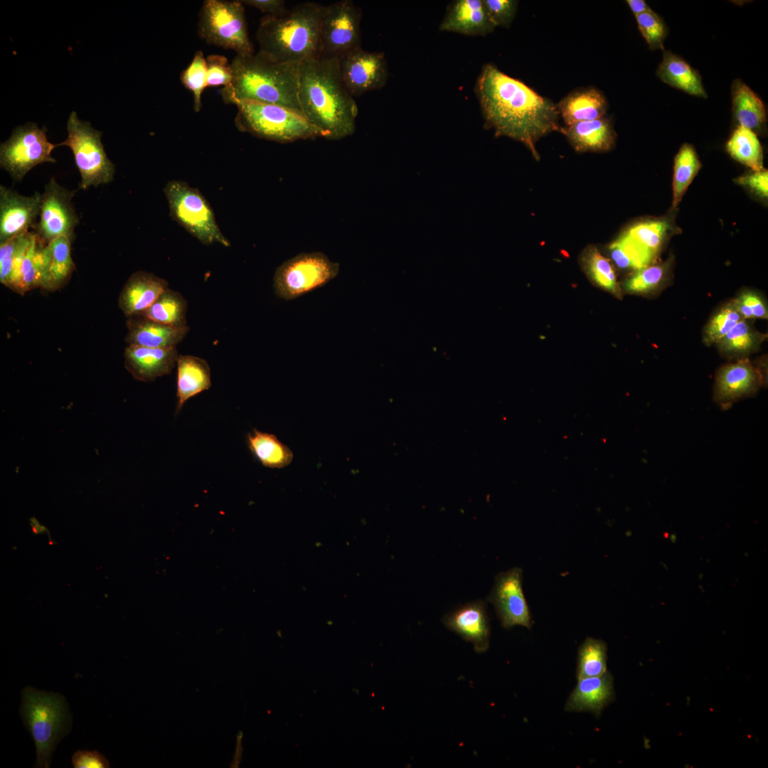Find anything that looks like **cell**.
Returning a JSON list of instances; mask_svg holds the SVG:
<instances>
[{"label":"cell","instance_id":"1","mask_svg":"<svg viewBox=\"0 0 768 768\" xmlns=\"http://www.w3.org/2000/svg\"><path fill=\"white\" fill-rule=\"evenodd\" d=\"M474 90L485 127L493 129L496 136L522 142L536 159H539L536 142L551 132L561 131L557 106L552 100L494 64L483 66Z\"/></svg>","mask_w":768,"mask_h":768},{"label":"cell","instance_id":"2","mask_svg":"<svg viewBox=\"0 0 768 768\" xmlns=\"http://www.w3.org/2000/svg\"><path fill=\"white\" fill-rule=\"evenodd\" d=\"M338 59L317 55L299 65L301 111L329 140L353 134L358 112L353 97L341 80Z\"/></svg>","mask_w":768,"mask_h":768},{"label":"cell","instance_id":"3","mask_svg":"<svg viewBox=\"0 0 768 768\" xmlns=\"http://www.w3.org/2000/svg\"><path fill=\"white\" fill-rule=\"evenodd\" d=\"M230 64L232 82L220 91L225 102L257 101L302 114L298 99L299 64L277 62L260 52L248 56L236 55Z\"/></svg>","mask_w":768,"mask_h":768},{"label":"cell","instance_id":"4","mask_svg":"<svg viewBox=\"0 0 768 768\" xmlns=\"http://www.w3.org/2000/svg\"><path fill=\"white\" fill-rule=\"evenodd\" d=\"M326 9V6L304 2L278 16L265 15L257 30L258 52L291 64L319 55L320 25Z\"/></svg>","mask_w":768,"mask_h":768},{"label":"cell","instance_id":"5","mask_svg":"<svg viewBox=\"0 0 768 768\" xmlns=\"http://www.w3.org/2000/svg\"><path fill=\"white\" fill-rule=\"evenodd\" d=\"M235 105L238 108L235 124L242 132L282 144L324 138L322 132L294 110L252 100L239 101Z\"/></svg>","mask_w":768,"mask_h":768},{"label":"cell","instance_id":"6","mask_svg":"<svg viewBox=\"0 0 768 768\" xmlns=\"http://www.w3.org/2000/svg\"><path fill=\"white\" fill-rule=\"evenodd\" d=\"M20 714L36 745V767H49L56 744L65 734L69 713L64 698L32 687L22 690Z\"/></svg>","mask_w":768,"mask_h":768},{"label":"cell","instance_id":"7","mask_svg":"<svg viewBox=\"0 0 768 768\" xmlns=\"http://www.w3.org/2000/svg\"><path fill=\"white\" fill-rule=\"evenodd\" d=\"M164 192L171 218L192 236L206 245H230L218 227L210 203L198 188L185 181L172 180L166 183Z\"/></svg>","mask_w":768,"mask_h":768},{"label":"cell","instance_id":"8","mask_svg":"<svg viewBox=\"0 0 768 768\" xmlns=\"http://www.w3.org/2000/svg\"><path fill=\"white\" fill-rule=\"evenodd\" d=\"M241 1L206 0L200 14L198 34L207 43L233 50L237 55L254 54Z\"/></svg>","mask_w":768,"mask_h":768},{"label":"cell","instance_id":"9","mask_svg":"<svg viewBox=\"0 0 768 768\" xmlns=\"http://www.w3.org/2000/svg\"><path fill=\"white\" fill-rule=\"evenodd\" d=\"M67 130L66 139L58 146H66L73 151L81 176L80 188L87 189L112 181L115 167L105 151L102 132L94 129L89 122L80 119L74 111L67 121Z\"/></svg>","mask_w":768,"mask_h":768},{"label":"cell","instance_id":"10","mask_svg":"<svg viewBox=\"0 0 768 768\" xmlns=\"http://www.w3.org/2000/svg\"><path fill=\"white\" fill-rule=\"evenodd\" d=\"M340 265L321 252L300 253L281 264L273 277L275 294L286 301L320 288L336 277Z\"/></svg>","mask_w":768,"mask_h":768},{"label":"cell","instance_id":"11","mask_svg":"<svg viewBox=\"0 0 768 768\" xmlns=\"http://www.w3.org/2000/svg\"><path fill=\"white\" fill-rule=\"evenodd\" d=\"M58 144L50 143L46 129L28 122L16 127L0 146V164L16 181H21L33 167L46 162L55 163L52 151Z\"/></svg>","mask_w":768,"mask_h":768},{"label":"cell","instance_id":"12","mask_svg":"<svg viewBox=\"0 0 768 768\" xmlns=\"http://www.w3.org/2000/svg\"><path fill=\"white\" fill-rule=\"evenodd\" d=\"M362 12L351 0L326 6L319 32V55L338 58L361 47Z\"/></svg>","mask_w":768,"mask_h":768},{"label":"cell","instance_id":"13","mask_svg":"<svg viewBox=\"0 0 768 768\" xmlns=\"http://www.w3.org/2000/svg\"><path fill=\"white\" fill-rule=\"evenodd\" d=\"M75 193V191L60 186L54 177L45 186L41 193L39 219L32 228L44 244L48 245L60 236L73 239L79 221L72 202Z\"/></svg>","mask_w":768,"mask_h":768},{"label":"cell","instance_id":"14","mask_svg":"<svg viewBox=\"0 0 768 768\" xmlns=\"http://www.w3.org/2000/svg\"><path fill=\"white\" fill-rule=\"evenodd\" d=\"M341 80L353 97L379 90L388 79V66L383 53L368 52L361 47L338 58Z\"/></svg>","mask_w":768,"mask_h":768},{"label":"cell","instance_id":"15","mask_svg":"<svg viewBox=\"0 0 768 768\" xmlns=\"http://www.w3.org/2000/svg\"><path fill=\"white\" fill-rule=\"evenodd\" d=\"M523 571L515 567L495 577L487 600L494 607L501 625L510 629L516 625L532 626L530 609L523 590Z\"/></svg>","mask_w":768,"mask_h":768},{"label":"cell","instance_id":"16","mask_svg":"<svg viewBox=\"0 0 768 768\" xmlns=\"http://www.w3.org/2000/svg\"><path fill=\"white\" fill-rule=\"evenodd\" d=\"M41 193L25 196L0 186V244L33 228L41 211Z\"/></svg>","mask_w":768,"mask_h":768},{"label":"cell","instance_id":"17","mask_svg":"<svg viewBox=\"0 0 768 768\" xmlns=\"http://www.w3.org/2000/svg\"><path fill=\"white\" fill-rule=\"evenodd\" d=\"M442 621L448 629L471 642L477 653L488 649L490 625L486 604L483 600L464 604L446 614Z\"/></svg>","mask_w":768,"mask_h":768},{"label":"cell","instance_id":"18","mask_svg":"<svg viewBox=\"0 0 768 768\" xmlns=\"http://www.w3.org/2000/svg\"><path fill=\"white\" fill-rule=\"evenodd\" d=\"M762 383L758 369L741 360L721 368L716 375L715 400L723 408L757 391Z\"/></svg>","mask_w":768,"mask_h":768},{"label":"cell","instance_id":"19","mask_svg":"<svg viewBox=\"0 0 768 768\" xmlns=\"http://www.w3.org/2000/svg\"><path fill=\"white\" fill-rule=\"evenodd\" d=\"M124 356L125 368L133 378L147 382L169 374L176 365L178 354L176 347L161 348L128 345Z\"/></svg>","mask_w":768,"mask_h":768},{"label":"cell","instance_id":"20","mask_svg":"<svg viewBox=\"0 0 768 768\" xmlns=\"http://www.w3.org/2000/svg\"><path fill=\"white\" fill-rule=\"evenodd\" d=\"M168 285L165 279L153 273L136 272L124 285L118 305L127 318L138 316L156 301Z\"/></svg>","mask_w":768,"mask_h":768},{"label":"cell","instance_id":"21","mask_svg":"<svg viewBox=\"0 0 768 768\" xmlns=\"http://www.w3.org/2000/svg\"><path fill=\"white\" fill-rule=\"evenodd\" d=\"M614 698L613 678L606 671L597 676L577 679L568 698L565 710L568 712H590L599 717L603 709Z\"/></svg>","mask_w":768,"mask_h":768},{"label":"cell","instance_id":"22","mask_svg":"<svg viewBox=\"0 0 768 768\" xmlns=\"http://www.w3.org/2000/svg\"><path fill=\"white\" fill-rule=\"evenodd\" d=\"M483 0H457L448 9L439 26L442 31L469 36H486L495 29Z\"/></svg>","mask_w":768,"mask_h":768},{"label":"cell","instance_id":"23","mask_svg":"<svg viewBox=\"0 0 768 768\" xmlns=\"http://www.w3.org/2000/svg\"><path fill=\"white\" fill-rule=\"evenodd\" d=\"M125 341L128 345L149 348H174L189 331L188 326L174 327L147 319L141 316L129 317Z\"/></svg>","mask_w":768,"mask_h":768},{"label":"cell","instance_id":"24","mask_svg":"<svg viewBox=\"0 0 768 768\" xmlns=\"http://www.w3.org/2000/svg\"><path fill=\"white\" fill-rule=\"evenodd\" d=\"M559 116L566 127L575 123L602 117L607 110L604 95L594 87L575 90L556 105Z\"/></svg>","mask_w":768,"mask_h":768},{"label":"cell","instance_id":"25","mask_svg":"<svg viewBox=\"0 0 768 768\" xmlns=\"http://www.w3.org/2000/svg\"><path fill=\"white\" fill-rule=\"evenodd\" d=\"M176 366L177 413L188 399L208 390L211 386V379L207 361L200 357L178 355Z\"/></svg>","mask_w":768,"mask_h":768},{"label":"cell","instance_id":"26","mask_svg":"<svg viewBox=\"0 0 768 768\" xmlns=\"http://www.w3.org/2000/svg\"><path fill=\"white\" fill-rule=\"evenodd\" d=\"M577 151H604L614 140L609 120L604 117L575 123L561 131Z\"/></svg>","mask_w":768,"mask_h":768},{"label":"cell","instance_id":"27","mask_svg":"<svg viewBox=\"0 0 768 768\" xmlns=\"http://www.w3.org/2000/svg\"><path fill=\"white\" fill-rule=\"evenodd\" d=\"M657 75L661 80L672 87L690 95L707 97L698 73L670 51H664Z\"/></svg>","mask_w":768,"mask_h":768},{"label":"cell","instance_id":"28","mask_svg":"<svg viewBox=\"0 0 768 768\" xmlns=\"http://www.w3.org/2000/svg\"><path fill=\"white\" fill-rule=\"evenodd\" d=\"M248 448L255 458L265 467L282 469L291 464V449L273 434L254 429L247 435Z\"/></svg>","mask_w":768,"mask_h":768},{"label":"cell","instance_id":"29","mask_svg":"<svg viewBox=\"0 0 768 768\" xmlns=\"http://www.w3.org/2000/svg\"><path fill=\"white\" fill-rule=\"evenodd\" d=\"M46 245L33 233L21 264L16 292L23 294L37 287L47 289Z\"/></svg>","mask_w":768,"mask_h":768},{"label":"cell","instance_id":"30","mask_svg":"<svg viewBox=\"0 0 768 768\" xmlns=\"http://www.w3.org/2000/svg\"><path fill=\"white\" fill-rule=\"evenodd\" d=\"M33 231L23 232L0 244V281L16 291L21 264L32 242Z\"/></svg>","mask_w":768,"mask_h":768},{"label":"cell","instance_id":"31","mask_svg":"<svg viewBox=\"0 0 768 768\" xmlns=\"http://www.w3.org/2000/svg\"><path fill=\"white\" fill-rule=\"evenodd\" d=\"M732 106L740 126L757 129L766 120L764 105L759 97L744 82L735 80L732 87Z\"/></svg>","mask_w":768,"mask_h":768},{"label":"cell","instance_id":"32","mask_svg":"<svg viewBox=\"0 0 768 768\" xmlns=\"http://www.w3.org/2000/svg\"><path fill=\"white\" fill-rule=\"evenodd\" d=\"M187 302L182 294L166 288L156 301L138 316L174 327H184L186 321Z\"/></svg>","mask_w":768,"mask_h":768},{"label":"cell","instance_id":"33","mask_svg":"<svg viewBox=\"0 0 768 768\" xmlns=\"http://www.w3.org/2000/svg\"><path fill=\"white\" fill-rule=\"evenodd\" d=\"M72 240L60 236L46 245L47 289H56L70 277L75 265L71 257Z\"/></svg>","mask_w":768,"mask_h":768},{"label":"cell","instance_id":"34","mask_svg":"<svg viewBox=\"0 0 768 768\" xmlns=\"http://www.w3.org/2000/svg\"><path fill=\"white\" fill-rule=\"evenodd\" d=\"M727 150L734 159L754 171L762 170V149L752 130L739 126L728 141Z\"/></svg>","mask_w":768,"mask_h":768},{"label":"cell","instance_id":"35","mask_svg":"<svg viewBox=\"0 0 768 768\" xmlns=\"http://www.w3.org/2000/svg\"><path fill=\"white\" fill-rule=\"evenodd\" d=\"M607 651L602 640L587 638L578 650L577 678L597 676L607 671Z\"/></svg>","mask_w":768,"mask_h":768},{"label":"cell","instance_id":"36","mask_svg":"<svg viewBox=\"0 0 768 768\" xmlns=\"http://www.w3.org/2000/svg\"><path fill=\"white\" fill-rule=\"evenodd\" d=\"M700 168V162L692 146L683 144L676 154L674 161L673 200L676 206L683 195Z\"/></svg>","mask_w":768,"mask_h":768},{"label":"cell","instance_id":"37","mask_svg":"<svg viewBox=\"0 0 768 768\" xmlns=\"http://www.w3.org/2000/svg\"><path fill=\"white\" fill-rule=\"evenodd\" d=\"M612 258L620 268L639 270L649 266L655 257L651 255L626 233L609 247Z\"/></svg>","mask_w":768,"mask_h":768},{"label":"cell","instance_id":"38","mask_svg":"<svg viewBox=\"0 0 768 768\" xmlns=\"http://www.w3.org/2000/svg\"><path fill=\"white\" fill-rule=\"evenodd\" d=\"M760 341L761 336L742 319L718 343L726 353L744 354L753 351Z\"/></svg>","mask_w":768,"mask_h":768},{"label":"cell","instance_id":"39","mask_svg":"<svg viewBox=\"0 0 768 768\" xmlns=\"http://www.w3.org/2000/svg\"><path fill=\"white\" fill-rule=\"evenodd\" d=\"M664 220H650L638 223L626 233L640 247L655 257L668 229Z\"/></svg>","mask_w":768,"mask_h":768},{"label":"cell","instance_id":"40","mask_svg":"<svg viewBox=\"0 0 768 768\" xmlns=\"http://www.w3.org/2000/svg\"><path fill=\"white\" fill-rule=\"evenodd\" d=\"M181 81L184 87L193 95V108L199 112L201 108V95L207 86V65L203 53L198 50L188 66L181 74Z\"/></svg>","mask_w":768,"mask_h":768},{"label":"cell","instance_id":"41","mask_svg":"<svg viewBox=\"0 0 768 768\" xmlns=\"http://www.w3.org/2000/svg\"><path fill=\"white\" fill-rule=\"evenodd\" d=\"M742 319L733 302L722 307L710 320L705 329V341L708 343H718Z\"/></svg>","mask_w":768,"mask_h":768},{"label":"cell","instance_id":"42","mask_svg":"<svg viewBox=\"0 0 768 768\" xmlns=\"http://www.w3.org/2000/svg\"><path fill=\"white\" fill-rule=\"evenodd\" d=\"M586 263L590 275L597 284L616 295L619 294L614 271L607 258L596 250H592Z\"/></svg>","mask_w":768,"mask_h":768},{"label":"cell","instance_id":"43","mask_svg":"<svg viewBox=\"0 0 768 768\" xmlns=\"http://www.w3.org/2000/svg\"><path fill=\"white\" fill-rule=\"evenodd\" d=\"M665 273L663 265L647 266L637 271L624 283L625 289L634 293H644L655 289L662 282Z\"/></svg>","mask_w":768,"mask_h":768},{"label":"cell","instance_id":"44","mask_svg":"<svg viewBox=\"0 0 768 768\" xmlns=\"http://www.w3.org/2000/svg\"><path fill=\"white\" fill-rule=\"evenodd\" d=\"M639 29L651 48H663L666 27L652 10L635 16Z\"/></svg>","mask_w":768,"mask_h":768},{"label":"cell","instance_id":"45","mask_svg":"<svg viewBox=\"0 0 768 768\" xmlns=\"http://www.w3.org/2000/svg\"><path fill=\"white\" fill-rule=\"evenodd\" d=\"M207 86L228 87L233 80L231 64L223 55H209L206 59Z\"/></svg>","mask_w":768,"mask_h":768},{"label":"cell","instance_id":"46","mask_svg":"<svg viewBox=\"0 0 768 768\" xmlns=\"http://www.w3.org/2000/svg\"><path fill=\"white\" fill-rule=\"evenodd\" d=\"M485 9L494 26L509 27L517 11L516 0H483Z\"/></svg>","mask_w":768,"mask_h":768},{"label":"cell","instance_id":"47","mask_svg":"<svg viewBox=\"0 0 768 768\" xmlns=\"http://www.w3.org/2000/svg\"><path fill=\"white\" fill-rule=\"evenodd\" d=\"M733 302L742 319L767 317V309L764 301L754 292H744Z\"/></svg>","mask_w":768,"mask_h":768},{"label":"cell","instance_id":"48","mask_svg":"<svg viewBox=\"0 0 768 768\" xmlns=\"http://www.w3.org/2000/svg\"><path fill=\"white\" fill-rule=\"evenodd\" d=\"M72 764L75 768H107L108 760L97 751L78 750L72 756Z\"/></svg>","mask_w":768,"mask_h":768},{"label":"cell","instance_id":"49","mask_svg":"<svg viewBox=\"0 0 768 768\" xmlns=\"http://www.w3.org/2000/svg\"><path fill=\"white\" fill-rule=\"evenodd\" d=\"M739 183L752 188L761 196H767L768 194V173L767 171L762 170L755 171L750 175H746L739 178L737 181Z\"/></svg>","mask_w":768,"mask_h":768},{"label":"cell","instance_id":"50","mask_svg":"<svg viewBox=\"0 0 768 768\" xmlns=\"http://www.w3.org/2000/svg\"><path fill=\"white\" fill-rule=\"evenodd\" d=\"M241 2L270 16L280 15L288 9L285 1L282 0H243Z\"/></svg>","mask_w":768,"mask_h":768},{"label":"cell","instance_id":"51","mask_svg":"<svg viewBox=\"0 0 768 768\" xmlns=\"http://www.w3.org/2000/svg\"><path fill=\"white\" fill-rule=\"evenodd\" d=\"M626 3L635 16L651 11V8L644 0H627Z\"/></svg>","mask_w":768,"mask_h":768}]
</instances>
